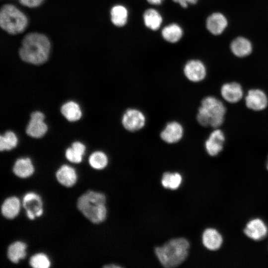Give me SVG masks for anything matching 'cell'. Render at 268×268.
I'll use <instances>...</instances> for the list:
<instances>
[{"label":"cell","instance_id":"cb8c5ba5","mask_svg":"<svg viewBox=\"0 0 268 268\" xmlns=\"http://www.w3.org/2000/svg\"><path fill=\"white\" fill-rule=\"evenodd\" d=\"M85 151V145L79 141L74 142L70 147L67 149L66 157L71 162L79 163L81 162Z\"/></svg>","mask_w":268,"mask_h":268},{"label":"cell","instance_id":"484cf974","mask_svg":"<svg viewBox=\"0 0 268 268\" xmlns=\"http://www.w3.org/2000/svg\"><path fill=\"white\" fill-rule=\"evenodd\" d=\"M128 11L122 5H116L111 10V19L112 23L118 27L124 26L127 22Z\"/></svg>","mask_w":268,"mask_h":268},{"label":"cell","instance_id":"4fadbf2b","mask_svg":"<svg viewBox=\"0 0 268 268\" xmlns=\"http://www.w3.org/2000/svg\"><path fill=\"white\" fill-rule=\"evenodd\" d=\"M222 98L230 104L240 101L243 97L244 91L242 85L238 82L232 81L222 85L220 90Z\"/></svg>","mask_w":268,"mask_h":268},{"label":"cell","instance_id":"5bb4252c","mask_svg":"<svg viewBox=\"0 0 268 268\" xmlns=\"http://www.w3.org/2000/svg\"><path fill=\"white\" fill-rule=\"evenodd\" d=\"M184 134L182 125L177 121L168 123L161 132L160 136L163 141L169 144H173L181 140Z\"/></svg>","mask_w":268,"mask_h":268},{"label":"cell","instance_id":"603a6c76","mask_svg":"<svg viewBox=\"0 0 268 268\" xmlns=\"http://www.w3.org/2000/svg\"><path fill=\"white\" fill-rule=\"evenodd\" d=\"M26 245L24 242L16 241L12 243L7 250V257L13 263H17L26 255Z\"/></svg>","mask_w":268,"mask_h":268},{"label":"cell","instance_id":"d4e9b609","mask_svg":"<svg viewBox=\"0 0 268 268\" xmlns=\"http://www.w3.org/2000/svg\"><path fill=\"white\" fill-rule=\"evenodd\" d=\"M183 33L182 28L176 23H172L166 26L161 32L163 38L170 43L179 41L182 38Z\"/></svg>","mask_w":268,"mask_h":268},{"label":"cell","instance_id":"277c9868","mask_svg":"<svg viewBox=\"0 0 268 268\" xmlns=\"http://www.w3.org/2000/svg\"><path fill=\"white\" fill-rule=\"evenodd\" d=\"M106 200L103 194L89 191L79 197L77 207L91 222L98 224L103 222L107 217Z\"/></svg>","mask_w":268,"mask_h":268},{"label":"cell","instance_id":"ba28073f","mask_svg":"<svg viewBox=\"0 0 268 268\" xmlns=\"http://www.w3.org/2000/svg\"><path fill=\"white\" fill-rule=\"evenodd\" d=\"M244 233L250 239L261 241L267 236L268 227L262 219L255 218L247 223L244 229Z\"/></svg>","mask_w":268,"mask_h":268},{"label":"cell","instance_id":"9a60e30c","mask_svg":"<svg viewBox=\"0 0 268 268\" xmlns=\"http://www.w3.org/2000/svg\"><path fill=\"white\" fill-rule=\"evenodd\" d=\"M202 244L210 251H217L222 246L223 239L221 233L216 229H206L202 235Z\"/></svg>","mask_w":268,"mask_h":268},{"label":"cell","instance_id":"5b68a950","mask_svg":"<svg viewBox=\"0 0 268 268\" xmlns=\"http://www.w3.org/2000/svg\"><path fill=\"white\" fill-rule=\"evenodd\" d=\"M26 16L12 4L4 5L0 12V25L2 29L11 34L22 32L27 27Z\"/></svg>","mask_w":268,"mask_h":268},{"label":"cell","instance_id":"1f68e13d","mask_svg":"<svg viewBox=\"0 0 268 268\" xmlns=\"http://www.w3.org/2000/svg\"><path fill=\"white\" fill-rule=\"evenodd\" d=\"M174 2L178 3L183 7H187L188 4H195L198 0H173Z\"/></svg>","mask_w":268,"mask_h":268},{"label":"cell","instance_id":"7402d4cb","mask_svg":"<svg viewBox=\"0 0 268 268\" xmlns=\"http://www.w3.org/2000/svg\"><path fill=\"white\" fill-rule=\"evenodd\" d=\"M145 25L152 30L158 29L162 22V17L158 11L149 8L145 11L143 15Z\"/></svg>","mask_w":268,"mask_h":268},{"label":"cell","instance_id":"8fae6325","mask_svg":"<svg viewBox=\"0 0 268 268\" xmlns=\"http://www.w3.org/2000/svg\"><path fill=\"white\" fill-rule=\"evenodd\" d=\"M22 204L27 216L33 220L36 216H40L43 212L42 201L40 197L33 193H28L23 197Z\"/></svg>","mask_w":268,"mask_h":268},{"label":"cell","instance_id":"83f0119b","mask_svg":"<svg viewBox=\"0 0 268 268\" xmlns=\"http://www.w3.org/2000/svg\"><path fill=\"white\" fill-rule=\"evenodd\" d=\"M108 162V157L103 152L98 151L92 153L89 158L90 166L95 169H102L105 168Z\"/></svg>","mask_w":268,"mask_h":268},{"label":"cell","instance_id":"3957f363","mask_svg":"<svg viewBox=\"0 0 268 268\" xmlns=\"http://www.w3.org/2000/svg\"><path fill=\"white\" fill-rule=\"evenodd\" d=\"M226 113V108L220 100L207 96L201 101L196 118L201 126L216 129L223 124Z\"/></svg>","mask_w":268,"mask_h":268},{"label":"cell","instance_id":"4316f807","mask_svg":"<svg viewBox=\"0 0 268 268\" xmlns=\"http://www.w3.org/2000/svg\"><path fill=\"white\" fill-rule=\"evenodd\" d=\"M182 181V176L179 173L167 172L163 174L161 184L165 188L176 190L180 187Z\"/></svg>","mask_w":268,"mask_h":268},{"label":"cell","instance_id":"2e32d148","mask_svg":"<svg viewBox=\"0 0 268 268\" xmlns=\"http://www.w3.org/2000/svg\"><path fill=\"white\" fill-rule=\"evenodd\" d=\"M56 178L58 182L62 185L67 187H71L76 182L77 175L73 168L64 165L57 171Z\"/></svg>","mask_w":268,"mask_h":268},{"label":"cell","instance_id":"44dd1931","mask_svg":"<svg viewBox=\"0 0 268 268\" xmlns=\"http://www.w3.org/2000/svg\"><path fill=\"white\" fill-rule=\"evenodd\" d=\"M61 111L63 115L70 122L76 121L82 116L79 106L73 101H68L63 104Z\"/></svg>","mask_w":268,"mask_h":268},{"label":"cell","instance_id":"836d02e7","mask_svg":"<svg viewBox=\"0 0 268 268\" xmlns=\"http://www.w3.org/2000/svg\"><path fill=\"white\" fill-rule=\"evenodd\" d=\"M104 268H122V267L119 266V265H115V264H110L109 265H106L105 266H104Z\"/></svg>","mask_w":268,"mask_h":268},{"label":"cell","instance_id":"9c48e42d","mask_svg":"<svg viewBox=\"0 0 268 268\" xmlns=\"http://www.w3.org/2000/svg\"><path fill=\"white\" fill-rule=\"evenodd\" d=\"M225 141V136L223 131L218 128L215 129L204 142L207 153L210 156H217L223 149Z\"/></svg>","mask_w":268,"mask_h":268},{"label":"cell","instance_id":"ac0fdd59","mask_svg":"<svg viewBox=\"0 0 268 268\" xmlns=\"http://www.w3.org/2000/svg\"><path fill=\"white\" fill-rule=\"evenodd\" d=\"M20 208V202L18 198L10 197L3 202L1 211L4 217L7 219H13L18 214Z\"/></svg>","mask_w":268,"mask_h":268},{"label":"cell","instance_id":"e0dca14e","mask_svg":"<svg viewBox=\"0 0 268 268\" xmlns=\"http://www.w3.org/2000/svg\"><path fill=\"white\" fill-rule=\"evenodd\" d=\"M227 25L226 17L220 13L212 14L206 20V27L214 35H219L222 33Z\"/></svg>","mask_w":268,"mask_h":268},{"label":"cell","instance_id":"7a4b0ae2","mask_svg":"<svg viewBox=\"0 0 268 268\" xmlns=\"http://www.w3.org/2000/svg\"><path fill=\"white\" fill-rule=\"evenodd\" d=\"M190 243L183 237L170 240L163 246L156 247L155 254L160 264L165 268L179 266L187 259Z\"/></svg>","mask_w":268,"mask_h":268},{"label":"cell","instance_id":"52a82bcc","mask_svg":"<svg viewBox=\"0 0 268 268\" xmlns=\"http://www.w3.org/2000/svg\"><path fill=\"white\" fill-rule=\"evenodd\" d=\"M245 103L248 109L260 112L268 107V97L267 94L261 89H251L248 91L245 97Z\"/></svg>","mask_w":268,"mask_h":268},{"label":"cell","instance_id":"e575fe53","mask_svg":"<svg viewBox=\"0 0 268 268\" xmlns=\"http://www.w3.org/2000/svg\"><path fill=\"white\" fill-rule=\"evenodd\" d=\"M266 168L267 170H268V156L267 161L266 162Z\"/></svg>","mask_w":268,"mask_h":268},{"label":"cell","instance_id":"7c38bea8","mask_svg":"<svg viewBox=\"0 0 268 268\" xmlns=\"http://www.w3.org/2000/svg\"><path fill=\"white\" fill-rule=\"evenodd\" d=\"M44 115L36 111L31 114V119L26 129V134L34 138L42 137L47 132L48 127L44 122Z\"/></svg>","mask_w":268,"mask_h":268},{"label":"cell","instance_id":"30bf717a","mask_svg":"<svg viewBox=\"0 0 268 268\" xmlns=\"http://www.w3.org/2000/svg\"><path fill=\"white\" fill-rule=\"evenodd\" d=\"M183 71L186 77L193 82L202 81L206 75L205 65L198 60H191L188 61L184 67Z\"/></svg>","mask_w":268,"mask_h":268},{"label":"cell","instance_id":"8992f818","mask_svg":"<svg viewBox=\"0 0 268 268\" xmlns=\"http://www.w3.org/2000/svg\"><path fill=\"white\" fill-rule=\"evenodd\" d=\"M121 122L123 127L126 130L134 132L144 127L146 118L144 114L139 110L130 108L124 113Z\"/></svg>","mask_w":268,"mask_h":268},{"label":"cell","instance_id":"f1b7e54d","mask_svg":"<svg viewBox=\"0 0 268 268\" xmlns=\"http://www.w3.org/2000/svg\"><path fill=\"white\" fill-rule=\"evenodd\" d=\"M18 139L16 134L12 131H7L0 136V150H10L17 145Z\"/></svg>","mask_w":268,"mask_h":268},{"label":"cell","instance_id":"4dcf8cb0","mask_svg":"<svg viewBox=\"0 0 268 268\" xmlns=\"http://www.w3.org/2000/svg\"><path fill=\"white\" fill-rule=\"evenodd\" d=\"M20 3L29 7H35L41 4L44 0H19Z\"/></svg>","mask_w":268,"mask_h":268},{"label":"cell","instance_id":"d6986e66","mask_svg":"<svg viewBox=\"0 0 268 268\" xmlns=\"http://www.w3.org/2000/svg\"><path fill=\"white\" fill-rule=\"evenodd\" d=\"M13 171L18 177L25 178L33 174L34 168L30 158H19L15 161Z\"/></svg>","mask_w":268,"mask_h":268},{"label":"cell","instance_id":"d6a6232c","mask_svg":"<svg viewBox=\"0 0 268 268\" xmlns=\"http://www.w3.org/2000/svg\"><path fill=\"white\" fill-rule=\"evenodd\" d=\"M150 4L153 5H158L162 3L163 0H147Z\"/></svg>","mask_w":268,"mask_h":268},{"label":"cell","instance_id":"ffe728a7","mask_svg":"<svg viewBox=\"0 0 268 268\" xmlns=\"http://www.w3.org/2000/svg\"><path fill=\"white\" fill-rule=\"evenodd\" d=\"M232 53L238 57H245L250 55L252 50L250 42L244 37L234 39L230 45Z\"/></svg>","mask_w":268,"mask_h":268},{"label":"cell","instance_id":"f546056e","mask_svg":"<svg viewBox=\"0 0 268 268\" xmlns=\"http://www.w3.org/2000/svg\"><path fill=\"white\" fill-rule=\"evenodd\" d=\"M29 264L34 268H48L51 265L48 257L43 253L36 254L32 256Z\"/></svg>","mask_w":268,"mask_h":268},{"label":"cell","instance_id":"6da1fadb","mask_svg":"<svg viewBox=\"0 0 268 268\" xmlns=\"http://www.w3.org/2000/svg\"><path fill=\"white\" fill-rule=\"evenodd\" d=\"M50 49V42L46 36L31 33L26 35L23 39L19 54L23 61L40 65L48 60Z\"/></svg>","mask_w":268,"mask_h":268}]
</instances>
